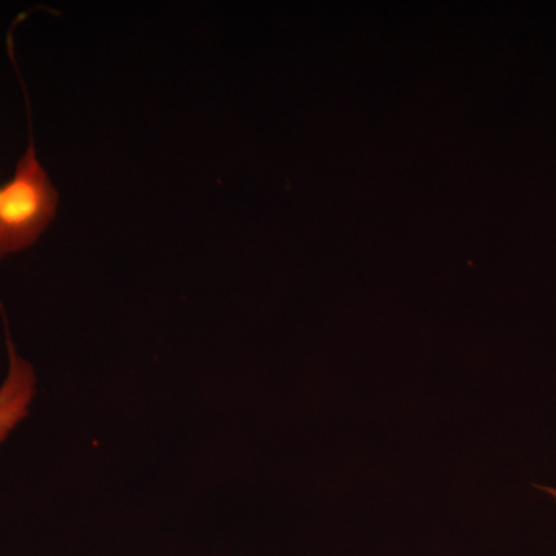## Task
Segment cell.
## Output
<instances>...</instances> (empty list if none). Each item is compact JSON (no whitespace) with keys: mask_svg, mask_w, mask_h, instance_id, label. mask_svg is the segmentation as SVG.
<instances>
[{"mask_svg":"<svg viewBox=\"0 0 556 556\" xmlns=\"http://www.w3.org/2000/svg\"><path fill=\"white\" fill-rule=\"evenodd\" d=\"M10 372L0 388V442L28 415V405L35 396L36 378L31 365L22 361L10 348Z\"/></svg>","mask_w":556,"mask_h":556,"instance_id":"obj_2","label":"cell"},{"mask_svg":"<svg viewBox=\"0 0 556 556\" xmlns=\"http://www.w3.org/2000/svg\"><path fill=\"white\" fill-rule=\"evenodd\" d=\"M538 489L544 490V492L548 493V495L554 496L555 501H556V489H552V486H541V485H538Z\"/></svg>","mask_w":556,"mask_h":556,"instance_id":"obj_3","label":"cell"},{"mask_svg":"<svg viewBox=\"0 0 556 556\" xmlns=\"http://www.w3.org/2000/svg\"><path fill=\"white\" fill-rule=\"evenodd\" d=\"M58 200L56 189L30 146L16 175L0 188V260L39 239L56 214Z\"/></svg>","mask_w":556,"mask_h":556,"instance_id":"obj_1","label":"cell"}]
</instances>
